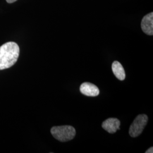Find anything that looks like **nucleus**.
<instances>
[{
	"label": "nucleus",
	"mask_w": 153,
	"mask_h": 153,
	"mask_svg": "<svg viewBox=\"0 0 153 153\" xmlns=\"http://www.w3.org/2000/svg\"><path fill=\"white\" fill-rule=\"evenodd\" d=\"M19 56V47L16 43L7 42L0 47V70L14 65Z\"/></svg>",
	"instance_id": "1"
},
{
	"label": "nucleus",
	"mask_w": 153,
	"mask_h": 153,
	"mask_svg": "<svg viewBox=\"0 0 153 153\" xmlns=\"http://www.w3.org/2000/svg\"><path fill=\"white\" fill-rule=\"evenodd\" d=\"M51 133L55 139L60 142L71 141L76 136V131L74 127L70 126H53L51 129Z\"/></svg>",
	"instance_id": "2"
},
{
	"label": "nucleus",
	"mask_w": 153,
	"mask_h": 153,
	"mask_svg": "<svg viewBox=\"0 0 153 153\" xmlns=\"http://www.w3.org/2000/svg\"><path fill=\"white\" fill-rule=\"evenodd\" d=\"M148 121V117L146 115H138L130 126L129 131L130 136L134 138L140 136L146 126Z\"/></svg>",
	"instance_id": "3"
},
{
	"label": "nucleus",
	"mask_w": 153,
	"mask_h": 153,
	"mask_svg": "<svg viewBox=\"0 0 153 153\" xmlns=\"http://www.w3.org/2000/svg\"><path fill=\"white\" fill-rule=\"evenodd\" d=\"M79 90L82 94L88 97H97L100 93L98 87L90 82L83 83Z\"/></svg>",
	"instance_id": "4"
},
{
	"label": "nucleus",
	"mask_w": 153,
	"mask_h": 153,
	"mask_svg": "<svg viewBox=\"0 0 153 153\" xmlns=\"http://www.w3.org/2000/svg\"><path fill=\"white\" fill-rule=\"evenodd\" d=\"M120 121L116 118H109L104 121L102 123V126L105 131L109 133H115L120 129Z\"/></svg>",
	"instance_id": "5"
},
{
	"label": "nucleus",
	"mask_w": 153,
	"mask_h": 153,
	"mask_svg": "<svg viewBox=\"0 0 153 153\" xmlns=\"http://www.w3.org/2000/svg\"><path fill=\"white\" fill-rule=\"evenodd\" d=\"M141 28L143 33L148 35H153V13H150L143 18Z\"/></svg>",
	"instance_id": "6"
},
{
	"label": "nucleus",
	"mask_w": 153,
	"mask_h": 153,
	"mask_svg": "<svg viewBox=\"0 0 153 153\" xmlns=\"http://www.w3.org/2000/svg\"><path fill=\"white\" fill-rule=\"evenodd\" d=\"M112 70L116 77L120 80L123 81L126 78V73L123 66L119 61H114L112 65Z\"/></svg>",
	"instance_id": "7"
},
{
	"label": "nucleus",
	"mask_w": 153,
	"mask_h": 153,
	"mask_svg": "<svg viewBox=\"0 0 153 153\" xmlns=\"http://www.w3.org/2000/svg\"><path fill=\"white\" fill-rule=\"evenodd\" d=\"M146 153H153V147H151V148H149L148 150H147L146 152Z\"/></svg>",
	"instance_id": "8"
},
{
	"label": "nucleus",
	"mask_w": 153,
	"mask_h": 153,
	"mask_svg": "<svg viewBox=\"0 0 153 153\" xmlns=\"http://www.w3.org/2000/svg\"><path fill=\"white\" fill-rule=\"evenodd\" d=\"M6 2L9 4H11V3H13L14 2H16L17 0H6Z\"/></svg>",
	"instance_id": "9"
}]
</instances>
